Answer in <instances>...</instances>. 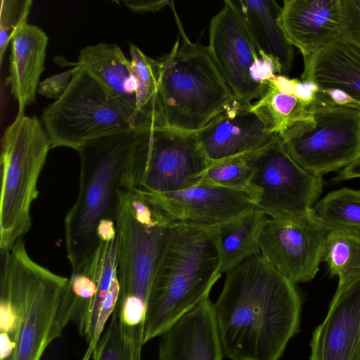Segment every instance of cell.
Listing matches in <instances>:
<instances>
[{"label": "cell", "mask_w": 360, "mask_h": 360, "mask_svg": "<svg viewBox=\"0 0 360 360\" xmlns=\"http://www.w3.org/2000/svg\"><path fill=\"white\" fill-rule=\"evenodd\" d=\"M214 307L231 360H279L299 330L302 301L295 283L260 252L226 272Z\"/></svg>", "instance_id": "1"}, {"label": "cell", "mask_w": 360, "mask_h": 360, "mask_svg": "<svg viewBox=\"0 0 360 360\" xmlns=\"http://www.w3.org/2000/svg\"><path fill=\"white\" fill-rule=\"evenodd\" d=\"M142 129L101 137L77 150L80 158L79 193L65 218L66 252L72 269L102 240L116 236L122 199L131 187V166Z\"/></svg>", "instance_id": "2"}, {"label": "cell", "mask_w": 360, "mask_h": 360, "mask_svg": "<svg viewBox=\"0 0 360 360\" xmlns=\"http://www.w3.org/2000/svg\"><path fill=\"white\" fill-rule=\"evenodd\" d=\"M0 252V360H41L57 339L68 278L34 261L22 239Z\"/></svg>", "instance_id": "3"}, {"label": "cell", "mask_w": 360, "mask_h": 360, "mask_svg": "<svg viewBox=\"0 0 360 360\" xmlns=\"http://www.w3.org/2000/svg\"><path fill=\"white\" fill-rule=\"evenodd\" d=\"M146 195L133 188L124 193L116 222L120 295L115 311L122 333L136 353L150 288L173 233Z\"/></svg>", "instance_id": "4"}, {"label": "cell", "mask_w": 360, "mask_h": 360, "mask_svg": "<svg viewBox=\"0 0 360 360\" xmlns=\"http://www.w3.org/2000/svg\"><path fill=\"white\" fill-rule=\"evenodd\" d=\"M218 233L219 226H173L149 293L143 345L209 296L221 274Z\"/></svg>", "instance_id": "5"}, {"label": "cell", "mask_w": 360, "mask_h": 360, "mask_svg": "<svg viewBox=\"0 0 360 360\" xmlns=\"http://www.w3.org/2000/svg\"><path fill=\"white\" fill-rule=\"evenodd\" d=\"M173 8V6H172ZM182 42L159 58V87L165 125L195 133L236 101L207 46L186 36L176 10Z\"/></svg>", "instance_id": "6"}, {"label": "cell", "mask_w": 360, "mask_h": 360, "mask_svg": "<svg viewBox=\"0 0 360 360\" xmlns=\"http://www.w3.org/2000/svg\"><path fill=\"white\" fill-rule=\"evenodd\" d=\"M79 68L66 91L42 112L51 148L77 150L101 137L153 127L134 108Z\"/></svg>", "instance_id": "7"}, {"label": "cell", "mask_w": 360, "mask_h": 360, "mask_svg": "<svg viewBox=\"0 0 360 360\" xmlns=\"http://www.w3.org/2000/svg\"><path fill=\"white\" fill-rule=\"evenodd\" d=\"M51 143L36 116L16 115L1 139L0 251L11 248L31 228L30 209Z\"/></svg>", "instance_id": "8"}, {"label": "cell", "mask_w": 360, "mask_h": 360, "mask_svg": "<svg viewBox=\"0 0 360 360\" xmlns=\"http://www.w3.org/2000/svg\"><path fill=\"white\" fill-rule=\"evenodd\" d=\"M279 136L299 165L323 177L360 158V108L336 104L321 91L307 115Z\"/></svg>", "instance_id": "9"}, {"label": "cell", "mask_w": 360, "mask_h": 360, "mask_svg": "<svg viewBox=\"0 0 360 360\" xmlns=\"http://www.w3.org/2000/svg\"><path fill=\"white\" fill-rule=\"evenodd\" d=\"M194 133L160 127L142 129L130 172L133 188L155 193L199 184L210 164Z\"/></svg>", "instance_id": "10"}, {"label": "cell", "mask_w": 360, "mask_h": 360, "mask_svg": "<svg viewBox=\"0 0 360 360\" xmlns=\"http://www.w3.org/2000/svg\"><path fill=\"white\" fill-rule=\"evenodd\" d=\"M210 54L236 101L252 103L268 82L281 75L276 63L258 49L233 0H226L210 25Z\"/></svg>", "instance_id": "11"}, {"label": "cell", "mask_w": 360, "mask_h": 360, "mask_svg": "<svg viewBox=\"0 0 360 360\" xmlns=\"http://www.w3.org/2000/svg\"><path fill=\"white\" fill-rule=\"evenodd\" d=\"M257 208L268 217L310 212L321 194L323 177L299 165L278 134L262 148L246 155Z\"/></svg>", "instance_id": "12"}, {"label": "cell", "mask_w": 360, "mask_h": 360, "mask_svg": "<svg viewBox=\"0 0 360 360\" xmlns=\"http://www.w3.org/2000/svg\"><path fill=\"white\" fill-rule=\"evenodd\" d=\"M328 232L312 210L300 216L267 217L259 238L260 253L293 283L309 282L323 261Z\"/></svg>", "instance_id": "13"}, {"label": "cell", "mask_w": 360, "mask_h": 360, "mask_svg": "<svg viewBox=\"0 0 360 360\" xmlns=\"http://www.w3.org/2000/svg\"><path fill=\"white\" fill-rule=\"evenodd\" d=\"M141 192L172 226H219L257 209L247 193L217 186L198 184L162 193Z\"/></svg>", "instance_id": "14"}, {"label": "cell", "mask_w": 360, "mask_h": 360, "mask_svg": "<svg viewBox=\"0 0 360 360\" xmlns=\"http://www.w3.org/2000/svg\"><path fill=\"white\" fill-rule=\"evenodd\" d=\"M251 105L236 101L194 133L210 162L252 153L269 144L278 135L252 109Z\"/></svg>", "instance_id": "15"}, {"label": "cell", "mask_w": 360, "mask_h": 360, "mask_svg": "<svg viewBox=\"0 0 360 360\" xmlns=\"http://www.w3.org/2000/svg\"><path fill=\"white\" fill-rule=\"evenodd\" d=\"M310 346L309 360H360V276L338 284Z\"/></svg>", "instance_id": "16"}, {"label": "cell", "mask_w": 360, "mask_h": 360, "mask_svg": "<svg viewBox=\"0 0 360 360\" xmlns=\"http://www.w3.org/2000/svg\"><path fill=\"white\" fill-rule=\"evenodd\" d=\"M158 338L159 360H222L224 356L214 303L209 296Z\"/></svg>", "instance_id": "17"}, {"label": "cell", "mask_w": 360, "mask_h": 360, "mask_svg": "<svg viewBox=\"0 0 360 360\" xmlns=\"http://www.w3.org/2000/svg\"><path fill=\"white\" fill-rule=\"evenodd\" d=\"M281 7V26L303 58L339 38L342 0H285Z\"/></svg>", "instance_id": "18"}, {"label": "cell", "mask_w": 360, "mask_h": 360, "mask_svg": "<svg viewBox=\"0 0 360 360\" xmlns=\"http://www.w3.org/2000/svg\"><path fill=\"white\" fill-rule=\"evenodd\" d=\"M48 37L40 27L26 23L11 41L8 75L6 84L18 102V115L35 101L45 68Z\"/></svg>", "instance_id": "19"}, {"label": "cell", "mask_w": 360, "mask_h": 360, "mask_svg": "<svg viewBox=\"0 0 360 360\" xmlns=\"http://www.w3.org/2000/svg\"><path fill=\"white\" fill-rule=\"evenodd\" d=\"M302 81L311 80L321 89H340L360 106V45L338 38L303 58Z\"/></svg>", "instance_id": "20"}, {"label": "cell", "mask_w": 360, "mask_h": 360, "mask_svg": "<svg viewBox=\"0 0 360 360\" xmlns=\"http://www.w3.org/2000/svg\"><path fill=\"white\" fill-rule=\"evenodd\" d=\"M258 49L271 58L288 76L294 48L280 24L282 7L274 0H233Z\"/></svg>", "instance_id": "21"}, {"label": "cell", "mask_w": 360, "mask_h": 360, "mask_svg": "<svg viewBox=\"0 0 360 360\" xmlns=\"http://www.w3.org/2000/svg\"><path fill=\"white\" fill-rule=\"evenodd\" d=\"M72 65L86 70L106 89L136 110V84L131 62L117 44L100 42L85 46Z\"/></svg>", "instance_id": "22"}, {"label": "cell", "mask_w": 360, "mask_h": 360, "mask_svg": "<svg viewBox=\"0 0 360 360\" xmlns=\"http://www.w3.org/2000/svg\"><path fill=\"white\" fill-rule=\"evenodd\" d=\"M298 81L284 75H276L268 82L264 94L251 105L274 133L280 135L308 113L309 105L295 94Z\"/></svg>", "instance_id": "23"}, {"label": "cell", "mask_w": 360, "mask_h": 360, "mask_svg": "<svg viewBox=\"0 0 360 360\" xmlns=\"http://www.w3.org/2000/svg\"><path fill=\"white\" fill-rule=\"evenodd\" d=\"M266 216L257 208L219 226L220 271L226 273L260 252L259 238Z\"/></svg>", "instance_id": "24"}, {"label": "cell", "mask_w": 360, "mask_h": 360, "mask_svg": "<svg viewBox=\"0 0 360 360\" xmlns=\"http://www.w3.org/2000/svg\"><path fill=\"white\" fill-rule=\"evenodd\" d=\"M129 50L136 84V110L153 127H165L160 96L159 60L147 56L134 44Z\"/></svg>", "instance_id": "25"}, {"label": "cell", "mask_w": 360, "mask_h": 360, "mask_svg": "<svg viewBox=\"0 0 360 360\" xmlns=\"http://www.w3.org/2000/svg\"><path fill=\"white\" fill-rule=\"evenodd\" d=\"M314 214L329 231L360 233V189L342 188L318 200Z\"/></svg>", "instance_id": "26"}, {"label": "cell", "mask_w": 360, "mask_h": 360, "mask_svg": "<svg viewBox=\"0 0 360 360\" xmlns=\"http://www.w3.org/2000/svg\"><path fill=\"white\" fill-rule=\"evenodd\" d=\"M323 261L327 263L332 276H338V284L360 276V233L330 231L327 236Z\"/></svg>", "instance_id": "27"}, {"label": "cell", "mask_w": 360, "mask_h": 360, "mask_svg": "<svg viewBox=\"0 0 360 360\" xmlns=\"http://www.w3.org/2000/svg\"><path fill=\"white\" fill-rule=\"evenodd\" d=\"M252 177V169L247 161L246 155H244L218 162H211L199 184L217 186L239 191L247 193L254 200Z\"/></svg>", "instance_id": "28"}, {"label": "cell", "mask_w": 360, "mask_h": 360, "mask_svg": "<svg viewBox=\"0 0 360 360\" xmlns=\"http://www.w3.org/2000/svg\"><path fill=\"white\" fill-rule=\"evenodd\" d=\"M32 0H1L0 14V63L15 32L27 22Z\"/></svg>", "instance_id": "29"}, {"label": "cell", "mask_w": 360, "mask_h": 360, "mask_svg": "<svg viewBox=\"0 0 360 360\" xmlns=\"http://www.w3.org/2000/svg\"><path fill=\"white\" fill-rule=\"evenodd\" d=\"M93 360H133L115 310L98 342Z\"/></svg>", "instance_id": "30"}, {"label": "cell", "mask_w": 360, "mask_h": 360, "mask_svg": "<svg viewBox=\"0 0 360 360\" xmlns=\"http://www.w3.org/2000/svg\"><path fill=\"white\" fill-rule=\"evenodd\" d=\"M342 26L339 38L360 45V0H342Z\"/></svg>", "instance_id": "31"}, {"label": "cell", "mask_w": 360, "mask_h": 360, "mask_svg": "<svg viewBox=\"0 0 360 360\" xmlns=\"http://www.w3.org/2000/svg\"><path fill=\"white\" fill-rule=\"evenodd\" d=\"M74 66L62 72L53 75L40 82L37 93L49 98H59L68 89L73 76L79 70Z\"/></svg>", "instance_id": "32"}, {"label": "cell", "mask_w": 360, "mask_h": 360, "mask_svg": "<svg viewBox=\"0 0 360 360\" xmlns=\"http://www.w3.org/2000/svg\"><path fill=\"white\" fill-rule=\"evenodd\" d=\"M122 2L126 7L136 13L156 12L173 3L165 0H125Z\"/></svg>", "instance_id": "33"}, {"label": "cell", "mask_w": 360, "mask_h": 360, "mask_svg": "<svg viewBox=\"0 0 360 360\" xmlns=\"http://www.w3.org/2000/svg\"><path fill=\"white\" fill-rule=\"evenodd\" d=\"M321 88L311 80H299L295 89V95L305 104L309 105L316 98Z\"/></svg>", "instance_id": "34"}, {"label": "cell", "mask_w": 360, "mask_h": 360, "mask_svg": "<svg viewBox=\"0 0 360 360\" xmlns=\"http://www.w3.org/2000/svg\"><path fill=\"white\" fill-rule=\"evenodd\" d=\"M321 92L328 96L334 103L342 105H353L360 108L359 103L346 91L340 89H321Z\"/></svg>", "instance_id": "35"}, {"label": "cell", "mask_w": 360, "mask_h": 360, "mask_svg": "<svg viewBox=\"0 0 360 360\" xmlns=\"http://www.w3.org/2000/svg\"><path fill=\"white\" fill-rule=\"evenodd\" d=\"M360 177V158L347 167L341 169L333 178V181L338 182Z\"/></svg>", "instance_id": "36"}]
</instances>
